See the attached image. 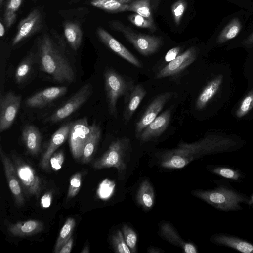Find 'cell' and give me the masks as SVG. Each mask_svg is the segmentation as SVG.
<instances>
[{
  "label": "cell",
  "instance_id": "12",
  "mask_svg": "<svg viewBox=\"0 0 253 253\" xmlns=\"http://www.w3.org/2000/svg\"><path fill=\"white\" fill-rule=\"evenodd\" d=\"M197 55V48L194 46L190 47L159 70L156 74L155 78L162 79L179 74L193 63Z\"/></svg>",
  "mask_w": 253,
  "mask_h": 253
},
{
  "label": "cell",
  "instance_id": "51",
  "mask_svg": "<svg viewBox=\"0 0 253 253\" xmlns=\"http://www.w3.org/2000/svg\"><path fill=\"white\" fill-rule=\"evenodd\" d=\"M81 253H89V249L88 246H84L82 251L80 252Z\"/></svg>",
  "mask_w": 253,
  "mask_h": 253
},
{
  "label": "cell",
  "instance_id": "19",
  "mask_svg": "<svg viewBox=\"0 0 253 253\" xmlns=\"http://www.w3.org/2000/svg\"><path fill=\"white\" fill-rule=\"evenodd\" d=\"M65 86H54L43 89L27 98L26 104L31 108H41L65 94Z\"/></svg>",
  "mask_w": 253,
  "mask_h": 253
},
{
  "label": "cell",
  "instance_id": "2",
  "mask_svg": "<svg viewBox=\"0 0 253 253\" xmlns=\"http://www.w3.org/2000/svg\"><path fill=\"white\" fill-rule=\"evenodd\" d=\"M52 33L51 36L44 32L37 40V56L41 70L58 83H71L75 80V73L57 43L59 37Z\"/></svg>",
  "mask_w": 253,
  "mask_h": 253
},
{
  "label": "cell",
  "instance_id": "39",
  "mask_svg": "<svg viewBox=\"0 0 253 253\" xmlns=\"http://www.w3.org/2000/svg\"><path fill=\"white\" fill-rule=\"evenodd\" d=\"M253 108V91H252L242 100L236 112V115L238 118H242Z\"/></svg>",
  "mask_w": 253,
  "mask_h": 253
},
{
  "label": "cell",
  "instance_id": "1",
  "mask_svg": "<svg viewBox=\"0 0 253 253\" xmlns=\"http://www.w3.org/2000/svg\"><path fill=\"white\" fill-rule=\"evenodd\" d=\"M244 142L234 137L210 134L192 143L181 142L174 149L158 154L160 166L167 169H180L205 156L238 151Z\"/></svg>",
  "mask_w": 253,
  "mask_h": 253
},
{
  "label": "cell",
  "instance_id": "15",
  "mask_svg": "<svg viewBox=\"0 0 253 253\" xmlns=\"http://www.w3.org/2000/svg\"><path fill=\"white\" fill-rule=\"evenodd\" d=\"M96 32L99 40L116 54L137 67H142L141 62L104 28L98 27Z\"/></svg>",
  "mask_w": 253,
  "mask_h": 253
},
{
  "label": "cell",
  "instance_id": "50",
  "mask_svg": "<svg viewBox=\"0 0 253 253\" xmlns=\"http://www.w3.org/2000/svg\"><path fill=\"white\" fill-rule=\"evenodd\" d=\"M247 205L250 207H253V193L249 196V200Z\"/></svg>",
  "mask_w": 253,
  "mask_h": 253
},
{
  "label": "cell",
  "instance_id": "25",
  "mask_svg": "<svg viewBox=\"0 0 253 253\" xmlns=\"http://www.w3.org/2000/svg\"><path fill=\"white\" fill-rule=\"evenodd\" d=\"M223 81V75H219L209 82L201 92L196 101L197 110L203 109L218 91Z\"/></svg>",
  "mask_w": 253,
  "mask_h": 253
},
{
  "label": "cell",
  "instance_id": "11",
  "mask_svg": "<svg viewBox=\"0 0 253 253\" xmlns=\"http://www.w3.org/2000/svg\"><path fill=\"white\" fill-rule=\"evenodd\" d=\"M21 103V97L12 92L0 95V132L8 129L15 120Z\"/></svg>",
  "mask_w": 253,
  "mask_h": 253
},
{
  "label": "cell",
  "instance_id": "26",
  "mask_svg": "<svg viewBox=\"0 0 253 253\" xmlns=\"http://www.w3.org/2000/svg\"><path fill=\"white\" fill-rule=\"evenodd\" d=\"M22 137L27 151L32 155L37 154L41 149L42 137L37 127L32 125L24 127Z\"/></svg>",
  "mask_w": 253,
  "mask_h": 253
},
{
  "label": "cell",
  "instance_id": "49",
  "mask_svg": "<svg viewBox=\"0 0 253 253\" xmlns=\"http://www.w3.org/2000/svg\"><path fill=\"white\" fill-rule=\"evenodd\" d=\"M243 43L245 45L253 44V33L244 41Z\"/></svg>",
  "mask_w": 253,
  "mask_h": 253
},
{
  "label": "cell",
  "instance_id": "23",
  "mask_svg": "<svg viewBox=\"0 0 253 253\" xmlns=\"http://www.w3.org/2000/svg\"><path fill=\"white\" fill-rule=\"evenodd\" d=\"M207 170L211 173L223 179L241 182L246 178V174L239 168L227 165H209Z\"/></svg>",
  "mask_w": 253,
  "mask_h": 253
},
{
  "label": "cell",
  "instance_id": "45",
  "mask_svg": "<svg viewBox=\"0 0 253 253\" xmlns=\"http://www.w3.org/2000/svg\"><path fill=\"white\" fill-rule=\"evenodd\" d=\"M52 193L50 191L46 192L41 197L40 204L42 208H48L52 202Z\"/></svg>",
  "mask_w": 253,
  "mask_h": 253
},
{
  "label": "cell",
  "instance_id": "16",
  "mask_svg": "<svg viewBox=\"0 0 253 253\" xmlns=\"http://www.w3.org/2000/svg\"><path fill=\"white\" fill-rule=\"evenodd\" d=\"M72 122L64 124L52 135L47 148L43 154L40 167L45 170H49L50 166L49 160L55 151L68 138Z\"/></svg>",
  "mask_w": 253,
  "mask_h": 253
},
{
  "label": "cell",
  "instance_id": "13",
  "mask_svg": "<svg viewBox=\"0 0 253 253\" xmlns=\"http://www.w3.org/2000/svg\"><path fill=\"white\" fill-rule=\"evenodd\" d=\"M173 94L172 92H165L158 95L151 101L136 124L135 134L136 138H139L144 129L158 116Z\"/></svg>",
  "mask_w": 253,
  "mask_h": 253
},
{
  "label": "cell",
  "instance_id": "47",
  "mask_svg": "<svg viewBox=\"0 0 253 253\" xmlns=\"http://www.w3.org/2000/svg\"><path fill=\"white\" fill-rule=\"evenodd\" d=\"M5 25L1 18L0 22V37H2L4 36L5 33Z\"/></svg>",
  "mask_w": 253,
  "mask_h": 253
},
{
  "label": "cell",
  "instance_id": "10",
  "mask_svg": "<svg viewBox=\"0 0 253 253\" xmlns=\"http://www.w3.org/2000/svg\"><path fill=\"white\" fill-rule=\"evenodd\" d=\"M93 92L91 84H86L69 99L62 106L55 111L47 121L56 123L62 121L74 113L85 103Z\"/></svg>",
  "mask_w": 253,
  "mask_h": 253
},
{
  "label": "cell",
  "instance_id": "22",
  "mask_svg": "<svg viewBox=\"0 0 253 253\" xmlns=\"http://www.w3.org/2000/svg\"><path fill=\"white\" fill-rule=\"evenodd\" d=\"M64 36L70 47L77 50L80 46L83 33L80 23L75 20H66L63 23Z\"/></svg>",
  "mask_w": 253,
  "mask_h": 253
},
{
  "label": "cell",
  "instance_id": "33",
  "mask_svg": "<svg viewBox=\"0 0 253 253\" xmlns=\"http://www.w3.org/2000/svg\"><path fill=\"white\" fill-rule=\"evenodd\" d=\"M151 0H135L126 8V11H132L141 16L153 18L151 8Z\"/></svg>",
  "mask_w": 253,
  "mask_h": 253
},
{
  "label": "cell",
  "instance_id": "48",
  "mask_svg": "<svg viewBox=\"0 0 253 253\" xmlns=\"http://www.w3.org/2000/svg\"><path fill=\"white\" fill-rule=\"evenodd\" d=\"M148 249L147 252L149 253H160L164 252L161 249L152 247L149 248Z\"/></svg>",
  "mask_w": 253,
  "mask_h": 253
},
{
  "label": "cell",
  "instance_id": "20",
  "mask_svg": "<svg viewBox=\"0 0 253 253\" xmlns=\"http://www.w3.org/2000/svg\"><path fill=\"white\" fill-rule=\"evenodd\" d=\"M159 234L164 239L180 247L186 253L198 252L196 246L194 244L184 240L173 226L168 222L164 221L160 224Z\"/></svg>",
  "mask_w": 253,
  "mask_h": 253
},
{
  "label": "cell",
  "instance_id": "31",
  "mask_svg": "<svg viewBox=\"0 0 253 253\" xmlns=\"http://www.w3.org/2000/svg\"><path fill=\"white\" fill-rule=\"evenodd\" d=\"M241 28V23L239 19H233L220 32L217 42L223 43L234 38L239 34Z\"/></svg>",
  "mask_w": 253,
  "mask_h": 253
},
{
  "label": "cell",
  "instance_id": "28",
  "mask_svg": "<svg viewBox=\"0 0 253 253\" xmlns=\"http://www.w3.org/2000/svg\"><path fill=\"white\" fill-rule=\"evenodd\" d=\"M91 126L90 135L84 145L80 159L81 161L84 164L88 163L92 159L101 137V132L99 126L93 123Z\"/></svg>",
  "mask_w": 253,
  "mask_h": 253
},
{
  "label": "cell",
  "instance_id": "36",
  "mask_svg": "<svg viewBox=\"0 0 253 253\" xmlns=\"http://www.w3.org/2000/svg\"><path fill=\"white\" fill-rule=\"evenodd\" d=\"M122 232L125 242L129 247L131 253H135L137 251V236L136 232L129 226L124 225L122 227Z\"/></svg>",
  "mask_w": 253,
  "mask_h": 253
},
{
  "label": "cell",
  "instance_id": "8",
  "mask_svg": "<svg viewBox=\"0 0 253 253\" xmlns=\"http://www.w3.org/2000/svg\"><path fill=\"white\" fill-rule=\"evenodd\" d=\"M44 17L42 8L35 7L32 9L18 23L12 45H16L41 31L44 27Z\"/></svg>",
  "mask_w": 253,
  "mask_h": 253
},
{
  "label": "cell",
  "instance_id": "41",
  "mask_svg": "<svg viewBox=\"0 0 253 253\" xmlns=\"http://www.w3.org/2000/svg\"><path fill=\"white\" fill-rule=\"evenodd\" d=\"M64 154L61 150L54 153L49 160V164L51 169L54 171L60 169L64 163Z\"/></svg>",
  "mask_w": 253,
  "mask_h": 253
},
{
  "label": "cell",
  "instance_id": "5",
  "mask_svg": "<svg viewBox=\"0 0 253 253\" xmlns=\"http://www.w3.org/2000/svg\"><path fill=\"white\" fill-rule=\"evenodd\" d=\"M108 24L111 29L121 33L136 50L143 56L154 54L163 44L161 37L137 33L119 20L109 21Z\"/></svg>",
  "mask_w": 253,
  "mask_h": 253
},
{
  "label": "cell",
  "instance_id": "24",
  "mask_svg": "<svg viewBox=\"0 0 253 253\" xmlns=\"http://www.w3.org/2000/svg\"><path fill=\"white\" fill-rule=\"evenodd\" d=\"M43 226V224L41 221L28 220L10 224L8 227V230L14 235L26 237L42 231Z\"/></svg>",
  "mask_w": 253,
  "mask_h": 253
},
{
  "label": "cell",
  "instance_id": "43",
  "mask_svg": "<svg viewBox=\"0 0 253 253\" xmlns=\"http://www.w3.org/2000/svg\"><path fill=\"white\" fill-rule=\"evenodd\" d=\"M23 0H7L4 10L17 12L20 8Z\"/></svg>",
  "mask_w": 253,
  "mask_h": 253
},
{
  "label": "cell",
  "instance_id": "21",
  "mask_svg": "<svg viewBox=\"0 0 253 253\" xmlns=\"http://www.w3.org/2000/svg\"><path fill=\"white\" fill-rule=\"evenodd\" d=\"M146 95V91L140 84L134 85L125 97L126 107L123 114L125 122H128Z\"/></svg>",
  "mask_w": 253,
  "mask_h": 253
},
{
  "label": "cell",
  "instance_id": "29",
  "mask_svg": "<svg viewBox=\"0 0 253 253\" xmlns=\"http://www.w3.org/2000/svg\"><path fill=\"white\" fill-rule=\"evenodd\" d=\"M155 194L150 182L145 180L140 184L136 194L138 203L144 209H150L154 203Z\"/></svg>",
  "mask_w": 253,
  "mask_h": 253
},
{
  "label": "cell",
  "instance_id": "9",
  "mask_svg": "<svg viewBox=\"0 0 253 253\" xmlns=\"http://www.w3.org/2000/svg\"><path fill=\"white\" fill-rule=\"evenodd\" d=\"M91 130V125H89L86 117L72 122L68 141L71 152L75 159L80 160Z\"/></svg>",
  "mask_w": 253,
  "mask_h": 253
},
{
  "label": "cell",
  "instance_id": "6",
  "mask_svg": "<svg viewBox=\"0 0 253 253\" xmlns=\"http://www.w3.org/2000/svg\"><path fill=\"white\" fill-rule=\"evenodd\" d=\"M104 84L109 113L116 118L118 99L122 96L125 98L134 85L132 82L112 69L106 70L104 73Z\"/></svg>",
  "mask_w": 253,
  "mask_h": 253
},
{
  "label": "cell",
  "instance_id": "32",
  "mask_svg": "<svg viewBox=\"0 0 253 253\" xmlns=\"http://www.w3.org/2000/svg\"><path fill=\"white\" fill-rule=\"evenodd\" d=\"M34 57V54L30 52L18 66L15 72L17 83H23L27 78L32 69Z\"/></svg>",
  "mask_w": 253,
  "mask_h": 253
},
{
  "label": "cell",
  "instance_id": "3",
  "mask_svg": "<svg viewBox=\"0 0 253 253\" xmlns=\"http://www.w3.org/2000/svg\"><path fill=\"white\" fill-rule=\"evenodd\" d=\"M216 186L211 189L192 190L191 194L216 209L225 212L242 211L249 196L237 190L226 179L213 180Z\"/></svg>",
  "mask_w": 253,
  "mask_h": 253
},
{
  "label": "cell",
  "instance_id": "27",
  "mask_svg": "<svg viewBox=\"0 0 253 253\" xmlns=\"http://www.w3.org/2000/svg\"><path fill=\"white\" fill-rule=\"evenodd\" d=\"M135 0H88V4L109 13L125 12L127 6Z\"/></svg>",
  "mask_w": 253,
  "mask_h": 253
},
{
  "label": "cell",
  "instance_id": "18",
  "mask_svg": "<svg viewBox=\"0 0 253 253\" xmlns=\"http://www.w3.org/2000/svg\"><path fill=\"white\" fill-rule=\"evenodd\" d=\"M171 110L167 109L158 115L142 131L139 139L147 142L161 136L168 127L171 118Z\"/></svg>",
  "mask_w": 253,
  "mask_h": 253
},
{
  "label": "cell",
  "instance_id": "4",
  "mask_svg": "<svg viewBox=\"0 0 253 253\" xmlns=\"http://www.w3.org/2000/svg\"><path fill=\"white\" fill-rule=\"evenodd\" d=\"M131 152V143L128 138L117 139L112 142L106 152L94 162L93 168L98 169L115 168L117 169L118 178L123 180Z\"/></svg>",
  "mask_w": 253,
  "mask_h": 253
},
{
  "label": "cell",
  "instance_id": "46",
  "mask_svg": "<svg viewBox=\"0 0 253 253\" xmlns=\"http://www.w3.org/2000/svg\"><path fill=\"white\" fill-rule=\"evenodd\" d=\"M74 240L71 237L69 240L61 247L58 253H70L71 252Z\"/></svg>",
  "mask_w": 253,
  "mask_h": 253
},
{
  "label": "cell",
  "instance_id": "14",
  "mask_svg": "<svg viewBox=\"0 0 253 253\" xmlns=\"http://www.w3.org/2000/svg\"><path fill=\"white\" fill-rule=\"evenodd\" d=\"M0 154L9 188L17 205L22 206L25 203L23 188L12 161L6 155L1 146L0 148Z\"/></svg>",
  "mask_w": 253,
  "mask_h": 253
},
{
  "label": "cell",
  "instance_id": "7",
  "mask_svg": "<svg viewBox=\"0 0 253 253\" xmlns=\"http://www.w3.org/2000/svg\"><path fill=\"white\" fill-rule=\"evenodd\" d=\"M12 161L24 192L38 198L43 186L40 177L34 169L20 157L13 154Z\"/></svg>",
  "mask_w": 253,
  "mask_h": 253
},
{
  "label": "cell",
  "instance_id": "40",
  "mask_svg": "<svg viewBox=\"0 0 253 253\" xmlns=\"http://www.w3.org/2000/svg\"><path fill=\"white\" fill-rule=\"evenodd\" d=\"M113 187V183L110 180L105 179L100 184L97 189V194L100 199H106L112 194Z\"/></svg>",
  "mask_w": 253,
  "mask_h": 253
},
{
  "label": "cell",
  "instance_id": "17",
  "mask_svg": "<svg viewBox=\"0 0 253 253\" xmlns=\"http://www.w3.org/2000/svg\"><path fill=\"white\" fill-rule=\"evenodd\" d=\"M210 240L216 246L230 248L243 253H253L252 242L234 235L217 233L212 234Z\"/></svg>",
  "mask_w": 253,
  "mask_h": 253
},
{
  "label": "cell",
  "instance_id": "35",
  "mask_svg": "<svg viewBox=\"0 0 253 253\" xmlns=\"http://www.w3.org/2000/svg\"><path fill=\"white\" fill-rule=\"evenodd\" d=\"M113 247L117 253H131L126 245L123 232L119 230L114 234L111 238Z\"/></svg>",
  "mask_w": 253,
  "mask_h": 253
},
{
  "label": "cell",
  "instance_id": "34",
  "mask_svg": "<svg viewBox=\"0 0 253 253\" xmlns=\"http://www.w3.org/2000/svg\"><path fill=\"white\" fill-rule=\"evenodd\" d=\"M127 18L133 25L138 27L148 29L152 32L156 30L153 18L144 17L135 13L129 15Z\"/></svg>",
  "mask_w": 253,
  "mask_h": 253
},
{
  "label": "cell",
  "instance_id": "30",
  "mask_svg": "<svg viewBox=\"0 0 253 253\" xmlns=\"http://www.w3.org/2000/svg\"><path fill=\"white\" fill-rule=\"evenodd\" d=\"M76 221L71 217L68 218L61 228L55 244L53 252L58 253L61 247L71 237Z\"/></svg>",
  "mask_w": 253,
  "mask_h": 253
},
{
  "label": "cell",
  "instance_id": "42",
  "mask_svg": "<svg viewBox=\"0 0 253 253\" xmlns=\"http://www.w3.org/2000/svg\"><path fill=\"white\" fill-rule=\"evenodd\" d=\"M1 18L2 19V18ZM16 19V12L4 10L2 20L6 28H10L15 22Z\"/></svg>",
  "mask_w": 253,
  "mask_h": 253
},
{
  "label": "cell",
  "instance_id": "38",
  "mask_svg": "<svg viewBox=\"0 0 253 253\" xmlns=\"http://www.w3.org/2000/svg\"><path fill=\"white\" fill-rule=\"evenodd\" d=\"M82 183V174L76 173L70 179L69 186L67 192V199H71L79 193Z\"/></svg>",
  "mask_w": 253,
  "mask_h": 253
},
{
  "label": "cell",
  "instance_id": "37",
  "mask_svg": "<svg viewBox=\"0 0 253 253\" xmlns=\"http://www.w3.org/2000/svg\"><path fill=\"white\" fill-rule=\"evenodd\" d=\"M187 6V3L185 0H178L171 6V13L176 25L180 24Z\"/></svg>",
  "mask_w": 253,
  "mask_h": 253
},
{
  "label": "cell",
  "instance_id": "52",
  "mask_svg": "<svg viewBox=\"0 0 253 253\" xmlns=\"http://www.w3.org/2000/svg\"><path fill=\"white\" fill-rule=\"evenodd\" d=\"M4 0H0V8L1 9L3 4Z\"/></svg>",
  "mask_w": 253,
  "mask_h": 253
},
{
  "label": "cell",
  "instance_id": "44",
  "mask_svg": "<svg viewBox=\"0 0 253 253\" xmlns=\"http://www.w3.org/2000/svg\"><path fill=\"white\" fill-rule=\"evenodd\" d=\"M181 49V47L176 46L169 49L165 55V62L168 63L175 59L179 55Z\"/></svg>",
  "mask_w": 253,
  "mask_h": 253
}]
</instances>
